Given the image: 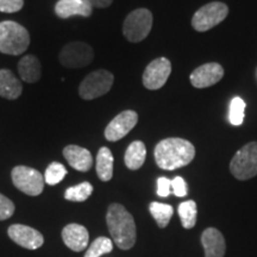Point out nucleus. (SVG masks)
I'll return each instance as SVG.
<instances>
[{
	"label": "nucleus",
	"instance_id": "33",
	"mask_svg": "<svg viewBox=\"0 0 257 257\" xmlns=\"http://www.w3.org/2000/svg\"><path fill=\"white\" fill-rule=\"evenodd\" d=\"M256 79H257V69H256Z\"/></svg>",
	"mask_w": 257,
	"mask_h": 257
},
{
	"label": "nucleus",
	"instance_id": "2",
	"mask_svg": "<svg viewBox=\"0 0 257 257\" xmlns=\"http://www.w3.org/2000/svg\"><path fill=\"white\" fill-rule=\"evenodd\" d=\"M106 223L118 248L131 249L136 243V224L133 214L120 204H111L106 213Z\"/></svg>",
	"mask_w": 257,
	"mask_h": 257
},
{
	"label": "nucleus",
	"instance_id": "28",
	"mask_svg": "<svg viewBox=\"0 0 257 257\" xmlns=\"http://www.w3.org/2000/svg\"><path fill=\"white\" fill-rule=\"evenodd\" d=\"M15 204L8 197L0 193V220L9 219L15 213Z\"/></svg>",
	"mask_w": 257,
	"mask_h": 257
},
{
	"label": "nucleus",
	"instance_id": "27",
	"mask_svg": "<svg viewBox=\"0 0 257 257\" xmlns=\"http://www.w3.org/2000/svg\"><path fill=\"white\" fill-rule=\"evenodd\" d=\"M66 175H67V169L62 163L51 162L50 165L48 166L46 174H44V181H46L48 185L55 186L57 184H60Z\"/></svg>",
	"mask_w": 257,
	"mask_h": 257
},
{
	"label": "nucleus",
	"instance_id": "29",
	"mask_svg": "<svg viewBox=\"0 0 257 257\" xmlns=\"http://www.w3.org/2000/svg\"><path fill=\"white\" fill-rule=\"evenodd\" d=\"M24 6V0H0V12L15 14L21 11Z\"/></svg>",
	"mask_w": 257,
	"mask_h": 257
},
{
	"label": "nucleus",
	"instance_id": "20",
	"mask_svg": "<svg viewBox=\"0 0 257 257\" xmlns=\"http://www.w3.org/2000/svg\"><path fill=\"white\" fill-rule=\"evenodd\" d=\"M147 157V148L142 141H135L125 152L124 162L130 170H137L144 165Z\"/></svg>",
	"mask_w": 257,
	"mask_h": 257
},
{
	"label": "nucleus",
	"instance_id": "19",
	"mask_svg": "<svg viewBox=\"0 0 257 257\" xmlns=\"http://www.w3.org/2000/svg\"><path fill=\"white\" fill-rule=\"evenodd\" d=\"M18 73L23 81L35 83L41 79L42 66L40 60L34 55H25L18 62Z\"/></svg>",
	"mask_w": 257,
	"mask_h": 257
},
{
	"label": "nucleus",
	"instance_id": "13",
	"mask_svg": "<svg viewBox=\"0 0 257 257\" xmlns=\"http://www.w3.org/2000/svg\"><path fill=\"white\" fill-rule=\"evenodd\" d=\"M9 237L17 243L18 245L23 246L29 250H36L43 245L44 238L40 231L32 229L30 226L22 224H14L8 230Z\"/></svg>",
	"mask_w": 257,
	"mask_h": 257
},
{
	"label": "nucleus",
	"instance_id": "5",
	"mask_svg": "<svg viewBox=\"0 0 257 257\" xmlns=\"http://www.w3.org/2000/svg\"><path fill=\"white\" fill-rule=\"evenodd\" d=\"M230 172L240 181L257 175V142L245 144L234 154L230 163Z\"/></svg>",
	"mask_w": 257,
	"mask_h": 257
},
{
	"label": "nucleus",
	"instance_id": "12",
	"mask_svg": "<svg viewBox=\"0 0 257 257\" xmlns=\"http://www.w3.org/2000/svg\"><path fill=\"white\" fill-rule=\"evenodd\" d=\"M224 76V68L219 63H205L193 70L189 75L191 83L195 88H206L216 85Z\"/></svg>",
	"mask_w": 257,
	"mask_h": 257
},
{
	"label": "nucleus",
	"instance_id": "8",
	"mask_svg": "<svg viewBox=\"0 0 257 257\" xmlns=\"http://www.w3.org/2000/svg\"><path fill=\"white\" fill-rule=\"evenodd\" d=\"M15 187L30 197H37L44 189L43 175L34 168L27 166H17L11 172Z\"/></svg>",
	"mask_w": 257,
	"mask_h": 257
},
{
	"label": "nucleus",
	"instance_id": "1",
	"mask_svg": "<svg viewBox=\"0 0 257 257\" xmlns=\"http://www.w3.org/2000/svg\"><path fill=\"white\" fill-rule=\"evenodd\" d=\"M154 156L159 168L175 170L189 165L194 160L195 148L184 138L170 137L157 143Z\"/></svg>",
	"mask_w": 257,
	"mask_h": 257
},
{
	"label": "nucleus",
	"instance_id": "32",
	"mask_svg": "<svg viewBox=\"0 0 257 257\" xmlns=\"http://www.w3.org/2000/svg\"><path fill=\"white\" fill-rule=\"evenodd\" d=\"M85 2H87L92 8L106 9L113 3V0H85Z\"/></svg>",
	"mask_w": 257,
	"mask_h": 257
},
{
	"label": "nucleus",
	"instance_id": "11",
	"mask_svg": "<svg viewBox=\"0 0 257 257\" xmlns=\"http://www.w3.org/2000/svg\"><path fill=\"white\" fill-rule=\"evenodd\" d=\"M138 121V114L133 110H126L120 112L115 115L107 126L105 128V138L110 142H117V141L124 138L136 126Z\"/></svg>",
	"mask_w": 257,
	"mask_h": 257
},
{
	"label": "nucleus",
	"instance_id": "16",
	"mask_svg": "<svg viewBox=\"0 0 257 257\" xmlns=\"http://www.w3.org/2000/svg\"><path fill=\"white\" fill-rule=\"evenodd\" d=\"M201 244L205 250V257H224L226 244L219 230L207 227L201 234Z\"/></svg>",
	"mask_w": 257,
	"mask_h": 257
},
{
	"label": "nucleus",
	"instance_id": "30",
	"mask_svg": "<svg viewBox=\"0 0 257 257\" xmlns=\"http://www.w3.org/2000/svg\"><path fill=\"white\" fill-rule=\"evenodd\" d=\"M172 191L175 197L184 198L187 195L188 193L187 184H186V181L181 178V176H176V178L172 180Z\"/></svg>",
	"mask_w": 257,
	"mask_h": 257
},
{
	"label": "nucleus",
	"instance_id": "15",
	"mask_svg": "<svg viewBox=\"0 0 257 257\" xmlns=\"http://www.w3.org/2000/svg\"><path fill=\"white\" fill-rule=\"evenodd\" d=\"M63 156L68 161L70 167H73L75 170H79V172H88L93 166L91 152L79 146H74V144L67 146L63 149Z\"/></svg>",
	"mask_w": 257,
	"mask_h": 257
},
{
	"label": "nucleus",
	"instance_id": "9",
	"mask_svg": "<svg viewBox=\"0 0 257 257\" xmlns=\"http://www.w3.org/2000/svg\"><path fill=\"white\" fill-rule=\"evenodd\" d=\"M94 59V50L85 42H72L61 50L59 60L66 68L78 69L88 66Z\"/></svg>",
	"mask_w": 257,
	"mask_h": 257
},
{
	"label": "nucleus",
	"instance_id": "4",
	"mask_svg": "<svg viewBox=\"0 0 257 257\" xmlns=\"http://www.w3.org/2000/svg\"><path fill=\"white\" fill-rule=\"evenodd\" d=\"M153 14L148 9H137L127 15L123 23V35L131 43L148 37L153 28Z\"/></svg>",
	"mask_w": 257,
	"mask_h": 257
},
{
	"label": "nucleus",
	"instance_id": "3",
	"mask_svg": "<svg viewBox=\"0 0 257 257\" xmlns=\"http://www.w3.org/2000/svg\"><path fill=\"white\" fill-rule=\"evenodd\" d=\"M30 46V35L23 25L14 21L0 22V53L19 55Z\"/></svg>",
	"mask_w": 257,
	"mask_h": 257
},
{
	"label": "nucleus",
	"instance_id": "22",
	"mask_svg": "<svg viewBox=\"0 0 257 257\" xmlns=\"http://www.w3.org/2000/svg\"><path fill=\"white\" fill-rule=\"evenodd\" d=\"M178 212L180 216V220H181L182 226L185 229H193L197 224V214H198V207L195 201L187 200L181 202L178 207Z\"/></svg>",
	"mask_w": 257,
	"mask_h": 257
},
{
	"label": "nucleus",
	"instance_id": "21",
	"mask_svg": "<svg viewBox=\"0 0 257 257\" xmlns=\"http://www.w3.org/2000/svg\"><path fill=\"white\" fill-rule=\"evenodd\" d=\"M113 155L108 148L102 147L99 149L98 155H96V174L101 181L107 182L110 181L113 176Z\"/></svg>",
	"mask_w": 257,
	"mask_h": 257
},
{
	"label": "nucleus",
	"instance_id": "18",
	"mask_svg": "<svg viewBox=\"0 0 257 257\" xmlns=\"http://www.w3.org/2000/svg\"><path fill=\"white\" fill-rule=\"evenodd\" d=\"M22 92L23 86L15 74L9 69H0V96L9 100H16L22 95Z\"/></svg>",
	"mask_w": 257,
	"mask_h": 257
},
{
	"label": "nucleus",
	"instance_id": "31",
	"mask_svg": "<svg viewBox=\"0 0 257 257\" xmlns=\"http://www.w3.org/2000/svg\"><path fill=\"white\" fill-rule=\"evenodd\" d=\"M172 192V180L165 178L157 179V195L162 198H167Z\"/></svg>",
	"mask_w": 257,
	"mask_h": 257
},
{
	"label": "nucleus",
	"instance_id": "7",
	"mask_svg": "<svg viewBox=\"0 0 257 257\" xmlns=\"http://www.w3.org/2000/svg\"><path fill=\"white\" fill-rule=\"evenodd\" d=\"M229 15V6L220 2H212L195 12L192 27L199 32H205L220 24Z\"/></svg>",
	"mask_w": 257,
	"mask_h": 257
},
{
	"label": "nucleus",
	"instance_id": "26",
	"mask_svg": "<svg viewBox=\"0 0 257 257\" xmlns=\"http://www.w3.org/2000/svg\"><path fill=\"white\" fill-rule=\"evenodd\" d=\"M244 115H245V101L239 96H236L230 102L229 121L234 126H239L243 124Z\"/></svg>",
	"mask_w": 257,
	"mask_h": 257
},
{
	"label": "nucleus",
	"instance_id": "6",
	"mask_svg": "<svg viewBox=\"0 0 257 257\" xmlns=\"http://www.w3.org/2000/svg\"><path fill=\"white\" fill-rule=\"evenodd\" d=\"M114 82L113 74L108 70L98 69L89 73L79 86V94L83 100H93L110 92Z\"/></svg>",
	"mask_w": 257,
	"mask_h": 257
},
{
	"label": "nucleus",
	"instance_id": "25",
	"mask_svg": "<svg viewBox=\"0 0 257 257\" xmlns=\"http://www.w3.org/2000/svg\"><path fill=\"white\" fill-rule=\"evenodd\" d=\"M113 250V243L107 237H98L91 245L83 257H100L105 253L111 252Z\"/></svg>",
	"mask_w": 257,
	"mask_h": 257
},
{
	"label": "nucleus",
	"instance_id": "23",
	"mask_svg": "<svg viewBox=\"0 0 257 257\" xmlns=\"http://www.w3.org/2000/svg\"><path fill=\"white\" fill-rule=\"evenodd\" d=\"M149 211L161 229H165L167 225L169 224V221L173 217V213H174L173 206L157 201H153L152 204H150Z\"/></svg>",
	"mask_w": 257,
	"mask_h": 257
},
{
	"label": "nucleus",
	"instance_id": "10",
	"mask_svg": "<svg viewBox=\"0 0 257 257\" xmlns=\"http://www.w3.org/2000/svg\"><path fill=\"white\" fill-rule=\"evenodd\" d=\"M170 73H172V63L168 59L159 57L152 61L147 66L142 76L144 87L152 91L162 88L166 85Z\"/></svg>",
	"mask_w": 257,
	"mask_h": 257
},
{
	"label": "nucleus",
	"instance_id": "17",
	"mask_svg": "<svg viewBox=\"0 0 257 257\" xmlns=\"http://www.w3.org/2000/svg\"><path fill=\"white\" fill-rule=\"evenodd\" d=\"M93 8L85 0H59L55 5V14L61 19H67L74 16L89 17Z\"/></svg>",
	"mask_w": 257,
	"mask_h": 257
},
{
	"label": "nucleus",
	"instance_id": "14",
	"mask_svg": "<svg viewBox=\"0 0 257 257\" xmlns=\"http://www.w3.org/2000/svg\"><path fill=\"white\" fill-rule=\"evenodd\" d=\"M62 239L69 249L80 252L88 245L89 234L87 229L82 225L68 224L62 230Z\"/></svg>",
	"mask_w": 257,
	"mask_h": 257
},
{
	"label": "nucleus",
	"instance_id": "24",
	"mask_svg": "<svg viewBox=\"0 0 257 257\" xmlns=\"http://www.w3.org/2000/svg\"><path fill=\"white\" fill-rule=\"evenodd\" d=\"M93 192V186L89 182H81V184L73 186L66 189L64 193V198L69 201H75V202H82L86 201L91 197Z\"/></svg>",
	"mask_w": 257,
	"mask_h": 257
}]
</instances>
